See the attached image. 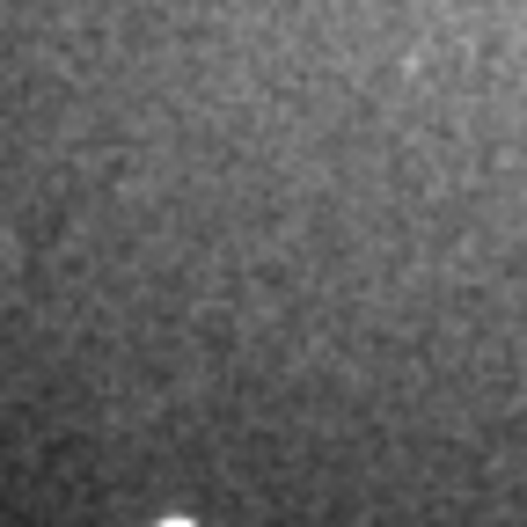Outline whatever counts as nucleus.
I'll return each instance as SVG.
<instances>
[{"label":"nucleus","instance_id":"1","mask_svg":"<svg viewBox=\"0 0 527 527\" xmlns=\"http://www.w3.org/2000/svg\"><path fill=\"white\" fill-rule=\"evenodd\" d=\"M162 527H191V520H162Z\"/></svg>","mask_w":527,"mask_h":527}]
</instances>
